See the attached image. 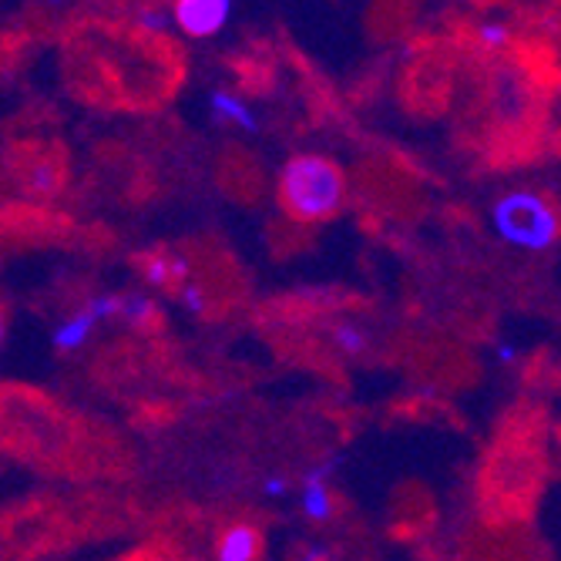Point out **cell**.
<instances>
[{
  "instance_id": "cell-1",
  "label": "cell",
  "mask_w": 561,
  "mask_h": 561,
  "mask_svg": "<svg viewBox=\"0 0 561 561\" xmlns=\"http://www.w3.org/2000/svg\"><path fill=\"white\" fill-rule=\"evenodd\" d=\"M279 206L296 222H323L333 219L346 198V179L336 162L327 156H293L279 169Z\"/></svg>"
},
{
  "instance_id": "cell-2",
  "label": "cell",
  "mask_w": 561,
  "mask_h": 561,
  "mask_svg": "<svg viewBox=\"0 0 561 561\" xmlns=\"http://www.w3.org/2000/svg\"><path fill=\"white\" fill-rule=\"evenodd\" d=\"M491 226L501 242L525 249V252H548L561 236L558 209L545 195L528 192V188H515L494 198Z\"/></svg>"
},
{
  "instance_id": "cell-3",
  "label": "cell",
  "mask_w": 561,
  "mask_h": 561,
  "mask_svg": "<svg viewBox=\"0 0 561 561\" xmlns=\"http://www.w3.org/2000/svg\"><path fill=\"white\" fill-rule=\"evenodd\" d=\"M172 14L175 27H182L188 37H213L229 24L232 4L229 0H179Z\"/></svg>"
},
{
  "instance_id": "cell-4",
  "label": "cell",
  "mask_w": 561,
  "mask_h": 561,
  "mask_svg": "<svg viewBox=\"0 0 561 561\" xmlns=\"http://www.w3.org/2000/svg\"><path fill=\"white\" fill-rule=\"evenodd\" d=\"M333 471H336V461L330 457V461H323V465H317V468H310V471L302 474L299 507H302V515L310 518V522H317V525H323V522L333 518V491L327 484V478Z\"/></svg>"
},
{
  "instance_id": "cell-5",
  "label": "cell",
  "mask_w": 561,
  "mask_h": 561,
  "mask_svg": "<svg viewBox=\"0 0 561 561\" xmlns=\"http://www.w3.org/2000/svg\"><path fill=\"white\" fill-rule=\"evenodd\" d=\"M141 276L148 286L165 289V286H185L192 283V266L185 256H175V252H151V256H141Z\"/></svg>"
},
{
  "instance_id": "cell-6",
  "label": "cell",
  "mask_w": 561,
  "mask_h": 561,
  "mask_svg": "<svg viewBox=\"0 0 561 561\" xmlns=\"http://www.w3.org/2000/svg\"><path fill=\"white\" fill-rule=\"evenodd\" d=\"M263 551V538L252 525H232L222 531L216 545V561H256Z\"/></svg>"
},
{
  "instance_id": "cell-7",
  "label": "cell",
  "mask_w": 561,
  "mask_h": 561,
  "mask_svg": "<svg viewBox=\"0 0 561 561\" xmlns=\"http://www.w3.org/2000/svg\"><path fill=\"white\" fill-rule=\"evenodd\" d=\"M209 112H213V118L216 122H229V125H236V128H242V131H260V118H256V112H252L245 101L239 98V94H232V91H222V88H216V91H209Z\"/></svg>"
},
{
  "instance_id": "cell-8",
  "label": "cell",
  "mask_w": 561,
  "mask_h": 561,
  "mask_svg": "<svg viewBox=\"0 0 561 561\" xmlns=\"http://www.w3.org/2000/svg\"><path fill=\"white\" fill-rule=\"evenodd\" d=\"M98 323H101V320L88 310V306H81L78 313L65 317V320L55 327V333H50V343H55V350H61V353H75V350H81V346L91 340V333H94Z\"/></svg>"
},
{
  "instance_id": "cell-9",
  "label": "cell",
  "mask_w": 561,
  "mask_h": 561,
  "mask_svg": "<svg viewBox=\"0 0 561 561\" xmlns=\"http://www.w3.org/2000/svg\"><path fill=\"white\" fill-rule=\"evenodd\" d=\"M24 182L37 195H55L58 185H61V169L55 162H47V159H37V162H31L24 169Z\"/></svg>"
},
{
  "instance_id": "cell-10",
  "label": "cell",
  "mask_w": 561,
  "mask_h": 561,
  "mask_svg": "<svg viewBox=\"0 0 561 561\" xmlns=\"http://www.w3.org/2000/svg\"><path fill=\"white\" fill-rule=\"evenodd\" d=\"M122 317L131 323V327H151L159 320V306L148 293H128L125 296V306H122Z\"/></svg>"
},
{
  "instance_id": "cell-11",
  "label": "cell",
  "mask_w": 561,
  "mask_h": 561,
  "mask_svg": "<svg viewBox=\"0 0 561 561\" xmlns=\"http://www.w3.org/2000/svg\"><path fill=\"white\" fill-rule=\"evenodd\" d=\"M333 343H336L343 353L356 356V353H364V350H367L370 336H367V330H364L360 323L343 320V323H336V327H333Z\"/></svg>"
},
{
  "instance_id": "cell-12",
  "label": "cell",
  "mask_w": 561,
  "mask_h": 561,
  "mask_svg": "<svg viewBox=\"0 0 561 561\" xmlns=\"http://www.w3.org/2000/svg\"><path fill=\"white\" fill-rule=\"evenodd\" d=\"M474 34H478V44L484 50H501V47L512 44V27H507L504 21H481Z\"/></svg>"
},
{
  "instance_id": "cell-13",
  "label": "cell",
  "mask_w": 561,
  "mask_h": 561,
  "mask_svg": "<svg viewBox=\"0 0 561 561\" xmlns=\"http://www.w3.org/2000/svg\"><path fill=\"white\" fill-rule=\"evenodd\" d=\"M88 310L105 323V320H115V317H122V306H125V296H118V293H101V296H91L88 302Z\"/></svg>"
},
{
  "instance_id": "cell-14",
  "label": "cell",
  "mask_w": 561,
  "mask_h": 561,
  "mask_svg": "<svg viewBox=\"0 0 561 561\" xmlns=\"http://www.w3.org/2000/svg\"><path fill=\"white\" fill-rule=\"evenodd\" d=\"M179 302L192 317H202V313H206V306H209V296L198 283H185V286H179Z\"/></svg>"
},
{
  "instance_id": "cell-15",
  "label": "cell",
  "mask_w": 561,
  "mask_h": 561,
  "mask_svg": "<svg viewBox=\"0 0 561 561\" xmlns=\"http://www.w3.org/2000/svg\"><path fill=\"white\" fill-rule=\"evenodd\" d=\"M138 24H141L145 31H151V34H165V31L175 24V14L165 11V8H145V11L138 14Z\"/></svg>"
},
{
  "instance_id": "cell-16",
  "label": "cell",
  "mask_w": 561,
  "mask_h": 561,
  "mask_svg": "<svg viewBox=\"0 0 561 561\" xmlns=\"http://www.w3.org/2000/svg\"><path fill=\"white\" fill-rule=\"evenodd\" d=\"M263 491H266V497H283V494H289V478L273 474V478L263 481Z\"/></svg>"
},
{
  "instance_id": "cell-17",
  "label": "cell",
  "mask_w": 561,
  "mask_h": 561,
  "mask_svg": "<svg viewBox=\"0 0 561 561\" xmlns=\"http://www.w3.org/2000/svg\"><path fill=\"white\" fill-rule=\"evenodd\" d=\"M302 561H333V548L317 541V545H310V548L302 551Z\"/></svg>"
},
{
  "instance_id": "cell-18",
  "label": "cell",
  "mask_w": 561,
  "mask_h": 561,
  "mask_svg": "<svg viewBox=\"0 0 561 561\" xmlns=\"http://www.w3.org/2000/svg\"><path fill=\"white\" fill-rule=\"evenodd\" d=\"M494 356L501 364H518V346L515 343H507V340H501L497 346H494Z\"/></svg>"
}]
</instances>
